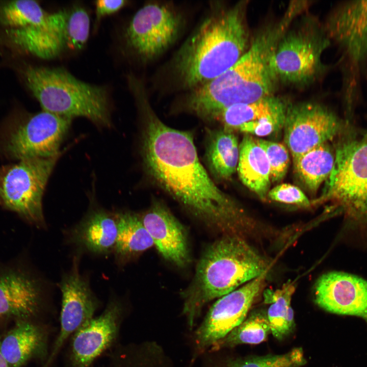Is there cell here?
I'll return each instance as SVG.
<instances>
[{"label": "cell", "mask_w": 367, "mask_h": 367, "mask_svg": "<svg viewBox=\"0 0 367 367\" xmlns=\"http://www.w3.org/2000/svg\"><path fill=\"white\" fill-rule=\"evenodd\" d=\"M144 122L142 155L153 180L205 224L224 234L237 233L242 212L201 164L192 134L171 128L156 115L148 95L135 100Z\"/></svg>", "instance_id": "1"}, {"label": "cell", "mask_w": 367, "mask_h": 367, "mask_svg": "<svg viewBox=\"0 0 367 367\" xmlns=\"http://www.w3.org/2000/svg\"><path fill=\"white\" fill-rule=\"evenodd\" d=\"M248 1L212 2L200 22L157 73L163 90L179 94L200 87L232 67L251 39Z\"/></svg>", "instance_id": "2"}, {"label": "cell", "mask_w": 367, "mask_h": 367, "mask_svg": "<svg viewBox=\"0 0 367 367\" xmlns=\"http://www.w3.org/2000/svg\"><path fill=\"white\" fill-rule=\"evenodd\" d=\"M302 13V6L293 2L280 19L257 31L247 51L232 67L211 81L187 92L184 102L189 112L203 120H215L230 106L274 95L280 83L275 64L279 40Z\"/></svg>", "instance_id": "3"}, {"label": "cell", "mask_w": 367, "mask_h": 367, "mask_svg": "<svg viewBox=\"0 0 367 367\" xmlns=\"http://www.w3.org/2000/svg\"><path fill=\"white\" fill-rule=\"evenodd\" d=\"M268 262L238 233L225 234L204 250L191 283L181 295L182 313L192 329L211 301L266 274Z\"/></svg>", "instance_id": "4"}, {"label": "cell", "mask_w": 367, "mask_h": 367, "mask_svg": "<svg viewBox=\"0 0 367 367\" xmlns=\"http://www.w3.org/2000/svg\"><path fill=\"white\" fill-rule=\"evenodd\" d=\"M23 74L43 111L71 119L82 117L98 126H110L105 87L82 81L62 68L29 66Z\"/></svg>", "instance_id": "5"}, {"label": "cell", "mask_w": 367, "mask_h": 367, "mask_svg": "<svg viewBox=\"0 0 367 367\" xmlns=\"http://www.w3.org/2000/svg\"><path fill=\"white\" fill-rule=\"evenodd\" d=\"M331 44L323 23L309 15L298 16L283 33L276 48L279 83L302 88L321 78L329 69L322 61V55Z\"/></svg>", "instance_id": "6"}, {"label": "cell", "mask_w": 367, "mask_h": 367, "mask_svg": "<svg viewBox=\"0 0 367 367\" xmlns=\"http://www.w3.org/2000/svg\"><path fill=\"white\" fill-rule=\"evenodd\" d=\"M186 20L184 13L171 2H148L126 27L123 36L125 50L141 64L155 61L178 40Z\"/></svg>", "instance_id": "7"}, {"label": "cell", "mask_w": 367, "mask_h": 367, "mask_svg": "<svg viewBox=\"0 0 367 367\" xmlns=\"http://www.w3.org/2000/svg\"><path fill=\"white\" fill-rule=\"evenodd\" d=\"M45 283L24 255L0 260V332L20 321H46Z\"/></svg>", "instance_id": "8"}, {"label": "cell", "mask_w": 367, "mask_h": 367, "mask_svg": "<svg viewBox=\"0 0 367 367\" xmlns=\"http://www.w3.org/2000/svg\"><path fill=\"white\" fill-rule=\"evenodd\" d=\"M61 154L19 160L0 169V205L29 224L45 229L42 197Z\"/></svg>", "instance_id": "9"}, {"label": "cell", "mask_w": 367, "mask_h": 367, "mask_svg": "<svg viewBox=\"0 0 367 367\" xmlns=\"http://www.w3.org/2000/svg\"><path fill=\"white\" fill-rule=\"evenodd\" d=\"M323 24L342 53L343 84L359 86L361 74H367V1L337 4Z\"/></svg>", "instance_id": "10"}, {"label": "cell", "mask_w": 367, "mask_h": 367, "mask_svg": "<svg viewBox=\"0 0 367 367\" xmlns=\"http://www.w3.org/2000/svg\"><path fill=\"white\" fill-rule=\"evenodd\" d=\"M327 180L322 200L336 202L350 217L367 219V135L338 146Z\"/></svg>", "instance_id": "11"}, {"label": "cell", "mask_w": 367, "mask_h": 367, "mask_svg": "<svg viewBox=\"0 0 367 367\" xmlns=\"http://www.w3.org/2000/svg\"><path fill=\"white\" fill-rule=\"evenodd\" d=\"M125 315L122 301L110 298L102 313L86 322L69 339L64 367H91L101 355L115 347Z\"/></svg>", "instance_id": "12"}, {"label": "cell", "mask_w": 367, "mask_h": 367, "mask_svg": "<svg viewBox=\"0 0 367 367\" xmlns=\"http://www.w3.org/2000/svg\"><path fill=\"white\" fill-rule=\"evenodd\" d=\"M343 123L329 108L317 102H301L288 107L283 125L284 140L293 160L333 139Z\"/></svg>", "instance_id": "13"}, {"label": "cell", "mask_w": 367, "mask_h": 367, "mask_svg": "<svg viewBox=\"0 0 367 367\" xmlns=\"http://www.w3.org/2000/svg\"><path fill=\"white\" fill-rule=\"evenodd\" d=\"M266 275L247 282L213 303L194 333L197 353L210 349L244 321L263 287Z\"/></svg>", "instance_id": "14"}, {"label": "cell", "mask_w": 367, "mask_h": 367, "mask_svg": "<svg viewBox=\"0 0 367 367\" xmlns=\"http://www.w3.org/2000/svg\"><path fill=\"white\" fill-rule=\"evenodd\" d=\"M71 120L42 110L31 116L10 133L5 150L19 160L60 155V147Z\"/></svg>", "instance_id": "15"}, {"label": "cell", "mask_w": 367, "mask_h": 367, "mask_svg": "<svg viewBox=\"0 0 367 367\" xmlns=\"http://www.w3.org/2000/svg\"><path fill=\"white\" fill-rule=\"evenodd\" d=\"M70 270L62 277L59 286L62 294L60 329L51 347L59 355L72 335L94 317L101 302L92 291L89 281L80 272L75 256Z\"/></svg>", "instance_id": "16"}, {"label": "cell", "mask_w": 367, "mask_h": 367, "mask_svg": "<svg viewBox=\"0 0 367 367\" xmlns=\"http://www.w3.org/2000/svg\"><path fill=\"white\" fill-rule=\"evenodd\" d=\"M53 328L47 321H20L2 333L0 351L7 367H24L36 361L42 366L49 355Z\"/></svg>", "instance_id": "17"}, {"label": "cell", "mask_w": 367, "mask_h": 367, "mask_svg": "<svg viewBox=\"0 0 367 367\" xmlns=\"http://www.w3.org/2000/svg\"><path fill=\"white\" fill-rule=\"evenodd\" d=\"M314 293L316 303L332 313L362 317L367 309V281L352 274L325 273L315 283Z\"/></svg>", "instance_id": "18"}, {"label": "cell", "mask_w": 367, "mask_h": 367, "mask_svg": "<svg viewBox=\"0 0 367 367\" xmlns=\"http://www.w3.org/2000/svg\"><path fill=\"white\" fill-rule=\"evenodd\" d=\"M140 217L162 256L179 267L187 266L190 256L185 229L167 206L154 201Z\"/></svg>", "instance_id": "19"}, {"label": "cell", "mask_w": 367, "mask_h": 367, "mask_svg": "<svg viewBox=\"0 0 367 367\" xmlns=\"http://www.w3.org/2000/svg\"><path fill=\"white\" fill-rule=\"evenodd\" d=\"M66 10L49 13L41 22L19 28L7 29L9 42L19 50L43 59L58 57L67 47Z\"/></svg>", "instance_id": "20"}, {"label": "cell", "mask_w": 367, "mask_h": 367, "mask_svg": "<svg viewBox=\"0 0 367 367\" xmlns=\"http://www.w3.org/2000/svg\"><path fill=\"white\" fill-rule=\"evenodd\" d=\"M118 227L115 214L92 208L68 232V241L78 249L95 255L113 253Z\"/></svg>", "instance_id": "21"}, {"label": "cell", "mask_w": 367, "mask_h": 367, "mask_svg": "<svg viewBox=\"0 0 367 367\" xmlns=\"http://www.w3.org/2000/svg\"><path fill=\"white\" fill-rule=\"evenodd\" d=\"M290 103L285 98L274 94L252 102L230 106L224 110L215 120L232 132L263 123H273L282 128Z\"/></svg>", "instance_id": "22"}, {"label": "cell", "mask_w": 367, "mask_h": 367, "mask_svg": "<svg viewBox=\"0 0 367 367\" xmlns=\"http://www.w3.org/2000/svg\"><path fill=\"white\" fill-rule=\"evenodd\" d=\"M237 170L246 187L259 198H266L271 181L270 165L265 152L251 135H245L239 145Z\"/></svg>", "instance_id": "23"}, {"label": "cell", "mask_w": 367, "mask_h": 367, "mask_svg": "<svg viewBox=\"0 0 367 367\" xmlns=\"http://www.w3.org/2000/svg\"><path fill=\"white\" fill-rule=\"evenodd\" d=\"M205 158L215 178H229L237 170L239 158V144L233 132L224 128L209 130Z\"/></svg>", "instance_id": "24"}, {"label": "cell", "mask_w": 367, "mask_h": 367, "mask_svg": "<svg viewBox=\"0 0 367 367\" xmlns=\"http://www.w3.org/2000/svg\"><path fill=\"white\" fill-rule=\"evenodd\" d=\"M115 216L118 232L113 254L116 264L122 266L151 248L153 243L140 215L122 212Z\"/></svg>", "instance_id": "25"}, {"label": "cell", "mask_w": 367, "mask_h": 367, "mask_svg": "<svg viewBox=\"0 0 367 367\" xmlns=\"http://www.w3.org/2000/svg\"><path fill=\"white\" fill-rule=\"evenodd\" d=\"M335 153L327 143L319 145L293 160L295 172L302 184L315 192L328 178Z\"/></svg>", "instance_id": "26"}, {"label": "cell", "mask_w": 367, "mask_h": 367, "mask_svg": "<svg viewBox=\"0 0 367 367\" xmlns=\"http://www.w3.org/2000/svg\"><path fill=\"white\" fill-rule=\"evenodd\" d=\"M295 290L294 283L288 282L280 289L265 293V302L271 304L266 312L271 333L279 340L288 335L295 327L294 312L291 305Z\"/></svg>", "instance_id": "27"}, {"label": "cell", "mask_w": 367, "mask_h": 367, "mask_svg": "<svg viewBox=\"0 0 367 367\" xmlns=\"http://www.w3.org/2000/svg\"><path fill=\"white\" fill-rule=\"evenodd\" d=\"M271 333L267 312L254 311L227 335L214 344L211 351H219L242 344H258Z\"/></svg>", "instance_id": "28"}, {"label": "cell", "mask_w": 367, "mask_h": 367, "mask_svg": "<svg viewBox=\"0 0 367 367\" xmlns=\"http://www.w3.org/2000/svg\"><path fill=\"white\" fill-rule=\"evenodd\" d=\"M48 14L36 1L8 2L0 5V26L13 29L35 25Z\"/></svg>", "instance_id": "29"}, {"label": "cell", "mask_w": 367, "mask_h": 367, "mask_svg": "<svg viewBox=\"0 0 367 367\" xmlns=\"http://www.w3.org/2000/svg\"><path fill=\"white\" fill-rule=\"evenodd\" d=\"M306 363L302 348H296L282 354L228 358L213 367H300Z\"/></svg>", "instance_id": "30"}, {"label": "cell", "mask_w": 367, "mask_h": 367, "mask_svg": "<svg viewBox=\"0 0 367 367\" xmlns=\"http://www.w3.org/2000/svg\"><path fill=\"white\" fill-rule=\"evenodd\" d=\"M90 19L87 11L80 5L66 10V46L80 50L86 44L89 36Z\"/></svg>", "instance_id": "31"}, {"label": "cell", "mask_w": 367, "mask_h": 367, "mask_svg": "<svg viewBox=\"0 0 367 367\" xmlns=\"http://www.w3.org/2000/svg\"><path fill=\"white\" fill-rule=\"evenodd\" d=\"M267 156L272 182H279L285 176L289 168L288 150L282 144L261 139H256Z\"/></svg>", "instance_id": "32"}, {"label": "cell", "mask_w": 367, "mask_h": 367, "mask_svg": "<svg viewBox=\"0 0 367 367\" xmlns=\"http://www.w3.org/2000/svg\"><path fill=\"white\" fill-rule=\"evenodd\" d=\"M268 198L274 201L285 204L307 206L310 204L305 194L298 187L289 184L277 185L268 193Z\"/></svg>", "instance_id": "33"}, {"label": "cell", "mask_w": 367, "mask_h": 367, "mask_svg": "<svg viewBox=\"0 0 367 367\" xmlns=\"http://www.w3.org/2000/svg\"><path fill=\"white\" fill-rule=\"evenodd\" d=\"M127 1L124 0H99L95 2L96 21L98 22L103 17L114 14L122 9Z\"/></svg>", "instance_id": "34"}, {"label": "cell", "mask_w": 367, "mask_h": 367, "mask_svg": "<svg viewBox=\"0 0 367 367\" xmlns=\"http://www.w3.org/2000/svg\"><path fill=\"white\" fill-rule=\"evenodd\" d=\"M2 333V332H0V339H1ZM0 367H7L6 363L4 359V358L1 354V351H0Z\"/></svg>", "instance_id": "35"}, {"label": "cell", "mask_w": 367, "mask_h": 367, "mask_svg": "<svg viewBox=\"0 0 367 367\" xmlns=\"http://www.w3.org/2000/svg\"><path fill=\"white\" fill-rule=\"evenodd\" d=\"M362 318L365 321V322L367 323V309H366L365 311L363 313V316H362Z\"/></svg>", "instance_id": "36"}]
</instances>
